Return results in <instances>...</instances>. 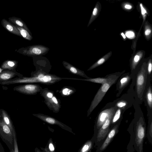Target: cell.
I'll use <instances>...</instances> for the list:
<instances>
[{
  "instance_id": "obj_1",
  "label": "cell",
  "mask_w": 152,
  "mask_h": 152,
  "mask_svg": "<svg viewBox=\"0 0 152 152\" xmlns=\"http://www.w3.org/2000/svg\"><path fill=\"white\" fill-rule=\"evenodd\" d=\"M62 79H66V78L60 77L42 71H38L31 77H21L3 81L1 84L3 85H9L15 83H38L50 85L53 84Z\"/></svg>"
},
{
  "instance_id": "obj_2",
  "label": "cell",
  "mask_w": 152,
  "mask_h": 152,
  "mask_svg": "<svg viewBox=\"0 0 152 152\" xmlns=\"http://www.w3.org/2000/svg\"><path fill=\"white\" fill-rule=\"evenodd\" d=\"M39 93L44 98V102L49 109L55 113L59 111L61 107V100L53 91L45 88L42 89Z\"/></svg>"
},
{
  "instance_id": "obj_3",
  "label": "cell",
  "mask_w": 152,
  "mask_h": 152,
  "mask_svg": "<svg viewBox=\"0 0 152 152\" xmlns=\"http://www.w3.org/2000/svg\"><path fill=\"white\" fill-rule=\"evenodd\" d=\"M118 77L115 75L110 81L102 84L93 100L88 111V116L101 101L108 90L116 81Z\"/></svg>"
},
{
  "instance_id": "obj_4",
  "label": "cell",
  "mask_w": 152,
  "mask_h": 152,
  "mask_svg": "<svg viewBox=\"0 0 152 152\" xmlns=\"http://www.w3.org/2000/svg\"><path fill=\"white\" fill-rule=\"evenodd\" d=\"M49 48L42 45H34L22 48L19 50V53L29 56L44 55L49 50Z\"/></svg>"
},
{
  "instance_id": "obj_5",
  "label": "cell",
  "mask_w": 152,
  "mask_h": 152,
  "mask_svg": "<svg viewBox=\"0 0 152 152\" xmlns=\"http://www.w3.org/2000/svg\"><path fill=\"white\" fill-rule=\"evenodd\" d=\"M39 85L35 84H28L18 86L15 87L14 90L24 94L34 95L40 92L42 89Z\"/></svg>"
},
{
  "instance_id": "obj_6",
  "label": "cell",
  "mask_w": 152,
  "mask_h": 152,
  "mask_svg": "<svg viewBox=\"0 0 152 152\" xmlns=\"http://www.w3.org/2000/svg\"><path fill=\"white\" fill-rule=\"evenodd\" d=\"M146 79L145 70L142 68L137 74L136 78V91L139 97H141L143 94L145 87Z\"/></svg>"
},
{
  "instance_id": "obj_7",
  "label": "cell",
  "mask_w": 152,
  "mask_h": 152,
  "mask_svg": "<svg viewBox=\"0 0 152 152\" xmlns=\"http://www.w3.org/2000/svg\"><path fill=\"white\" fill-rule=\"evenodd\" d=\"M115 112L114 107L105 109L99 114L96 124L97 128H100L106 120L111 115H114Z\"/></svg>"
},
{
  "instance_id": "obj_8",
  "label": "cell",
  "mask_w": 152,
  "mask_h": 152,
  "mask_svg": "<svg viewBox=\"0 0 152 152\" xmlns=\"http://www.w3.org/2000/svg\"><path fill=\"white\" fill-rule=\"evenodd\" d=\"M62 64L64 67L70 73L74 75L84 77L86 78V79H89L91 78L87 76L85 73L83 71L79 69L71 64L65 61H63Z\"/></svg>"
},
{
  "instance_id": "obj_9",
  "label": "cell",
  "mask_w": 152,
  "mask_h": 152,
  "mask_svg": "<svg viewBox=\"0 0 152 152\" xmlns=\"http://www.w3.org/2000/svg\"><path fill=\"white\" fill-rule=\"evenodd\" d=\"M113 115L110 116L102 126L97 135V138L98 139H103L108 133L110 121Z\"/></svg>"
},
{
  "instance_id": "obj_10",
  "label": "cell",
  "mask_w": 152,
  "mask_h": 152,
  "mask_svg": "<svg viewBox=\"0 0 152 152\" xmlns=\"http://www.w3.org/2000/svg\"><path fill=\"white\" fill-rule=\"evenodd\" d=\"M1 23L2 26L10 33L21 37L19 31L16 26L5 19H4L2 20Z\"/></svg>"
},
{
  "instance_id": "obj_11",
  "label": "cell",
  "mask_w": 152,
  "mask_h": 152,
  "mask_svg": "<svg viewBox=\"0 0 152 152\" xmlns=\"http://www.w3.org/2000/svg\"><path fill=\"white\" fill-rule=\"evenodd\" d=\"M115 76L113 75L107 78H103V77H98L96 78H90L89 79H78L76 78H69V80H81L83 81H86L89 82H91L92 83H100L102 84L104 83H107L110 81L112 80Z\"/></svg>"
},
{
  "instance_id": "obj_12",
  "label": "cell",
  "mask_w": 152,
  "mask_h": 152,
  "mask_svg": "<svg viewBox=\"0 0 152 152\" xmlns=\"http://www.w3.org/2000/svg\"><path fill=\"white\" fill-rule=\"evenodd\" d=\"M9 22L12 24L15 25L20 27L23 28L26 30L29 34L32 35V34L25 23L20 18L15 17H12L9 18Z\"/></svg>"
},
{
  "instance_id": "obj_13",
  "label": "cell",
  "mask_w": 152,
  "mask_h": 152,
  "mask_svg": "<svg viewBox=\"0 0 152 152\" xmlns=\"http://www.w3.org/2000/svg\"><path fill=\"white\" fill-rule=\"evenodd\" d=\"M117 128V125L115 126V127L110 132L107 138L105 140L103 144L101 147L100 149L103 150L108 145L114 136Z\"/></svg>"
},
{
  "instance_id": "obj_14",
  "label": "cell",
  "mask_w": 152,
  "mask_h": 152,
  "mask_svg": "<svg viewBox=\"0 0 152 152\" xmlns=\"http://www.w3.org/2000/svg\"><path fill=\"white\" fill-rule=\"evenodd\" d=\"M16 75L14 72L10 71H5L0 73V80L7 81L11 79Z\"/></svg>"
},
{
  "instance_id": "obj_15",
  "label": "cell",
  "mask_w": 152,
  "mask_h": 152,
  "mask_svg": "<svg viewBox=\"0 0 152 152\" xmlns=\"http://www.w3.org/2000/svg\"><path fill=\"white\" fill-rule=\"evenodd\" d=\"M17 63L18 62L16 61L6 60L1 64V68L3 69L12 70L16 66Z\"/></svg>"
},
{
  "instance_id": "obj_16",
  "label": "cell",
  "mask_w": 152,
  "mask_h": 152,
  "mask_svg": "<svg viewBox=\"0 0 152 152\" xmlns=\"http://www.w3.org/2000/svg\"><path fill=\"white\" fill-rule=\"evenodd\" d=\"M76 90L74 88L69 86L63 87L60 91V93L62 96H68L73 94Z\"/></svg>"
},
{
  "instance_id": "obj_17",
  "label": "cell",
  "mask_w": 152,
  "mask_h": 152,
  "mask_svg": "<svg viewBox=\"0 0 152 152\" xmlns=\"http://www.w3.org/2000/svg\"><path fill=\"white\" fill-rule=\"evenodd\" d=\"M145 136V129L142 124H138L137 129V142L140 143L142 142Z\"/></svg>"
},
{
  "instance_id": "obj_18",
  "label": "cell",
  "mask_w": 152,
  "mask_h": 152,
  "mask_svg": "<svg viewBox=\"0 0 152 152\" xmlns=\"http://www.w3.org/2000/svg\"><path fill=\"white\" fill-rule=\"evenodd\" d=\"M15 26L19 31L22 37L24 39L29 41L32 39L33 37L32 35H31L26 30L17 26Z\"/></svg>"
},
{
  "instance_id": "obj_19",
  "label": "cell",
  "mask_w": 152,
  "mask_h": 152,
  "mask_svg": "<svg viewBox=\"0 0 152 152\" xmlns=\"http://www.w3.org/2000/svg\"><path fill=\"white\" fill-rule=\"evenodd\" d=\"M146 98L148 104L150 108L152 107V93L151 88L149 86L146 94Z\"/></svg>"
},
{
  "instance_id": "obj_20",
  "label": "cell",
  "mask_w": 152,
  "mask_h": 152,
  "mask_svg": "<svg viewBox=\"0 0 152 152\" xmlns=\"http://www.w3.org/2000/svg\"><path fill=\"white\" fill-rule=\"evenodd\" d=\"M130 80V77L128 75L122 77L120 80L119 83V88H122L125 86Z\"/></svg>"
},
{
  "instance_id": "obj_21",
  "label": "cell",
  "mask_w": 152,
  "mask_h": 152,
  "mask_svg": "<svg viewBox=\"0 0 152 152\" xmlns=\"http://www.w3.org/2000/svg\"><path fill=\"white\" fill-rule=\"evenodd\" d=\"M121 113V110L120 108H118L115 113L113 116L112 120V123H114L116 122L119 118Z\"/></svg>"
},
{
  "instance_id": "obj_22",
  "label": "cell",
  "mask_w": 152,
  "mask_h": 152,
  "mask_svg": "<svg viewBox=\"0 0 152 152\" xmlns=\"http://www.w3.org/2000/svg\"><path fill=\"white\" fill-rule=\"evenodd\" d=\"M127 104L126 101L122 100L117 102L116 106L119 108H124L126 105Z\"/></svg>"
},
{
  "instance_id": "obj_23",
  "label": "cell",
  "mask_w": 152,
  "mask_h": 152,
  "mask_svg": "<svg viewBox=\"0 0 152 152\" xmlns=\"http://www.w3.org/2000/svg\"><path fill=\"white\" fill-rule=\"evenodd\" d=\"M0 123L2 126L4 131L6 133H10V130L8 126L2 122H0Z\"/></svg>"
},
{
  "instance_id": "obj_24",
  "label": "cell",
  "mask_w": 152,
  "mask_h": 152,
  "mask_svg": "<svg viewBox=\"0 0 152 152\" xmlns=\"http://www.w3.org/2000/svg\"><path fill=\"white\" fill-rule=\"evenodd\" d=\"M91 145L90 143L89 145L86 144L85 145L83 148L82 151V152H85L87 151L89 148L90 146Z\"/></svg>"
},
{
  "instance_id": "obj_25",
  "label": "cell",
  "mask_w": 152,
  "mask_h": 152,
  "mask_svg": "<svg viewBox=\"0 0 152 152\" xmlns=\"http://www.w3.org/2000/svg\"><path fill=\"white\" fill-rule=\"evenodd\" d=\"M126 37L129 38L132 37L134 36V33L131 31L127 32L126 33Z\"/></svg>"
},
{
  "instance_id": "obj_26",
  "label": "cell",
  "mask_w": 152,
  "mask_h": 152,
  "mask_svg": "<svg viewBox=\"0 0 152 152\" xmlns=\"http://www.w3.org/2000/svg\"><path fill=\"white\" fill-rule=\"evenodd\" d=\"M152 70V64L151 62H149L148 66V71L149 75H150Z\"/></svg>"
},
{
  "instance_id": "obj_27",
  "label": "cell",
  "mask_w": 152,
  "mask_h": 152,
  "mask_svg": "<svg viewBox=\"0 0 152 152\" xmlns=\"http://www.w3.org/2000/svg\"><path fill=\"white\" fill-rule=\"evenodd\" d=\"M140 8L141 9V13L142 15H144L146 13H147L145 10L143 8L142 4L141 3L140 4Z\"/></svg>"
},
{
  "instance_id": "obj_28",
  "label": "cell",
  "mask_w": 152,
  "mask_h": 152,
  "mask_svg": "<svg viewBox=\"0 0 152 152\" xmlns=\"http://www.w3.org/2000/svg\"><path fill=\"white\" fill-rule=\"evenodd\" d=\"M151 32V30L150 29H147L145 32V34L146 35H148L150 34Z\"/></svg>"
},
{
  "instance_id": "obj_29",
  "label": "cell",
  "mask_w": 152,
  "mask_h": 152,
  "mask_svg": "<svg viewBox=\"0 0 152 152\" xmlns=\"http://www.w3.org/2000/svg\"><path fill=\"white\" fill-rule=\"evenodd\" d=\"M98 10L96 8H95L92 14L94 15H96L97 14Z\"/></svg>"
},
{
  "instance_id": "obj_30",
  "label": "cell",
  "mask_w": 152,
  "mask_h": 152,
  "mask_svg": "<svg viewBox=\"0 0 152 152\" xmlns=\"http://www.w3.org/2000/svg\"><path fill=\"white\" fill-rule=\"evenodd\" d=\"M152 122H151L150 126V128H149V134L150 135L151 137H152Z\"/></svg>"
},
{
  "instance_id": "obj_31",
  "label": "cell",
  "mask_w": 152,
  "mask_h": 152,
  "mask_svg": "<svg viewBox=\"0 0 152 152\" xmlns=\"http://www.w3.org/2000/svg\"><path fill=\"white\" fill-rule=\"evenodd\" d=\"M49 148L50 150L51 151H53L54 150V148L52 143H50L49 144Z\"/></svg>"
},
{
  "instance_id": "obj_32",
  "label": "cell",
  "mask_w": 152,
  "mask_h": 152,
  "mask_svg": "<svg viewBox=\"0 0 152 152\" xmlns=\"http://www.w3.org/2000/svg\"><path fill=\"white\" fill-rule=\"evenodd\" d=\"M125 7L127 9H130L132 8V7L130 5L126 4L125 6Z\"/></svg>"
},
{
  "instance_id": "obj_33",
  "label": "cell",
  "mask_w": 152,
  "mask_h": 152,
  "mask_svg": "<svg viewBox=\"0 0 152 152\" xmlns=\"http://www.w3.org/2000/svg\"><path fill=\"white\" fill-rule=\"evenodd\" d=\"M121 35L122 36L123 38L124 39H125L126 38V36H125V34L123 33H122L121 34Z\"/></svg>"
},
{
  "instance_id": "obj_34",
  "label": "cell",
  "mask_w": 152,
  "mask_h": 152,
  "mask_svg": "<svg viewBox=\"0 0 152 152\" xmlns=\"http://www.w3.org/2000/svg\"><path fill=\"white\" fill-rule=\"evenodd\" d=\"M3 70V69H2L1 68H0V73L2 72Z\"/></svg>"
}]
</instances>
